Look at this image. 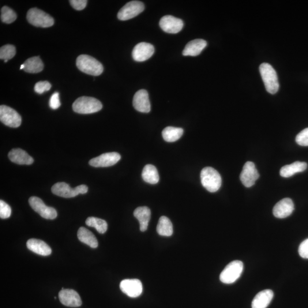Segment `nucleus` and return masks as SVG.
Instances as JSON below:
<instances>
[{
  "mask_svg": "<svg viewBox=\"0 0 308 308\" xmlns=\"http://www.w3.org/2000/svg\"><path fill=\"white\" fill-rule=\"evenodd\" d=\"M76 65L82 72L91 76H100L103 71L102 63L88 55L82 54L79 56L77 59Z\"/></svg>",
  "mask_w": 308,
  "mask_h": 308,
  "instance_id": "nucleus-1",
  "label": "nucleus"
},
{
  "mask_svg": "<svg viewBox=\"0 0 308 308\" xmlns=\"http://www.w3.org/2000/svg\"><path fill=\"white\" fill-rule=\"evenodd\" d=\"M103 108V104L95 98L81 97L73 104L74 112L79 114H88L95 113Z\"/></svg>",
  "mask_w": 308,
  "mask_h": 308,
  "instance_id": "nucleus-2",
  "label": "nucleus"
},
{
  "mask_svg": "<svg viewBox=\"0 0 308 308\" xmlns=\"http://www.w3.org/2000/svg\"><path fill=\"white\" fill-rule=\"evenodd\" d=\"M259 70L266 91L271 95H275L279 89V81L275 70L267 63H262L259 67Z\"/></svg>",
  "mask_w": 308,
  "mask_h": 308,
  "instance_id": "nucleus-3",
  "label": "nucleus"
},
{
  "mask_svg": "<svg viewBox=\"0 0 308 308\" xmlns=\"http://www.w3.org/2000/svg\"><path fill=\"white\" fill-rule=\"evenodd\" d=\"M203 186L210 193H215L221 186V178L219 172L211 167L203 169L201 173Z\"/></svg>",
  "mask_w": 308,
  "mask_h": 308,
  "instance_id": "nucleus-4",
  "label": "nucleus"
},
{
  "mask_svg": "<svg viewBox=\"0 0 308 308\" xmlns=\"http://www.w3.org/2000/svg\"><path fill=\"white\" fill-rule=\"evenodd\" d=\"M244 268L243 262L235 260L228 264L220 275V280L223 283L230 284L235 282L242 275Z\"/></svg>",
  "mask_w": 308,
  "mask_h": 308,
  "instance_id": "nucleus-5",
  "label": "nucleus"
},
{
  "mask_svg": "<svg viewBox=\"0 0 308 308\" xmlns=\"http://www.w3.org/2000/svg\"><path fill=\"white\" fill-rule=\"evenodd\" d=\"M88 187L86 185L78 186L74 189L71 188L68 184L59 182L51 187V192L57 196L65 198H70L77 196L79 194L87 193Z\"/></svg>",
  "mask_w": 308,
  "mask_h": 308,
  "instance_id": "nucleus-6",
  "label": "nucleus"
},
{
  "mask_svg": "<svg viewBox=\"0 0 308 308\" xmlns=\"http://www.w3.org/2000/svg\"><path fill=\"white\" fill-rule=\"evenodd\" d=\"M26 18L30 24L37 27L49 28L54 25L53 18L38 8H32L29 10Z\"/></svg>",
  "mask_w": 308,
  "mask_h": 308,
  "instance_id": "nucleus-7",
  "label": "nucleus"
},
{
  "mask_svg": "<svg viewBox=\"0 0 308 308\" xmlns=\"http://www.w3.org/2000/svg\"><path fill=\"white\" fill-rule=\"evenodd\" d=\"M29 203L34 211L46 219H54L57 216V212L54 208L45 205L44 202L38 197H32L29 199Z\"/></svg>",
  "mask_w": 308,
  "mask_h": 308,
  "instance_id": "nucleus-8",
  "label": "nucleus"
},
{
  "mask_svg": "<svg viewBox=\"0 0 308 308\" xmlns=\"http://www.w3.org/2000/svg\"><path fill=\"white\" fill-rule=\"evenodd\" d=\"M0 120L5 125L13 128L19 127L22 122L21 115L13 108L5 105L0 106Z\"/></svg>",
  "mask_w": 308,
  "mask_h": 308,
  "instance_id": "nucleus-9",
  "label": "nucleus"
},
{
  "mask_svg": "<svg viewBox=\"0 0 308 308\" xmlns=\"http://www.w3.org/2000/svg\"><path fill=\"white\" fill-rule=\"evenodd\" d=\"M145 9L144 3L139 1H131L127 3L119 11L118 19L126 21L134 18L141 13Z\"/></svg>",
  "mask_w": 308,
  "mask_h": 308,
  "instance_id": "nucleus-10",
  "label": "nucleus"
},
{
  "mask_svg": "<svg viewBox=\"0 0 308 308\" xmlns=\"http://www.w3.org/2000/svg\"><path fill=\"white\" fill-rule=\"evenodd\" d=\"M259 176L260 175L255 164L252 161H247L244 164L240 178L243 185L249 188L255 185Z\"/></svg>",
  "mask_w": 308,
  "mask_h": 308,
  "instance_id": "nucleus-11",
  "label": "nucleus"
},
{
  "mask_svg": "<svg viewBox=\"0 0 308 308\" xmlns=\"http://www.w3.org/2000/svg\"><path fill=\"white\" fill-rule=\"evenodd\" d=\"M121 156L117 153H107L102 154L89 161L90 166L95 167H107L118 163Z\"/></svg>",
  "mask_w": 308,
  "mask_h": 308,
  "instance_id": "nucleus-12",
  "label": "nucleus"
},
{
  "mask_svg": "<svg viewBox=\"0 0 308 308\" xmlns=\"http://www.w3.org/2000/svg\"><path fill=\"white\" fill-rule=\"evenodd\" d=\"M120 289L124 294L132 298L140 296L143 291L142 284L138 279L123 280L120 284Z\"/></svg>",
  "mask_w": 308,
  "mask_h": 308,
  "instance_id": "nucleus-13",
  "label": "nucleus"
},
{
  "mask_svg": "<svg viewBox=\"0 0 308 308\" xmlns=\"http://www.w3.org/2000/svg\"><path fill=\"white\" fill-rule=\"evenodd\" d=\"M159 25L164 32L176 34L182 31L183 22L179 18L168 15L161 18Z\"/></svg>",
  "mask_w": 308,
  "mask_h": 308,
  "instance_id": "nucleus-14",
  "label": "nucleus"
},
{
  "mask_svg": "<svg viewBox=\"0 0 308 308\" xmlns=\"http://www.w3.org/2000/svg\"><path fill=\"white\" fill-rule=\"evenodd\" d=\"M58 297L60 302L66 307L76 308L82 305L80 296L73 289L62 288Z\"/></svg>",
  "mask_w": 308,
  "mask_h": 308,
  "instance_id": "nucleus-15",
  "label": "nucleus"
},
{
  "mask_svg": "<svg viewBox=\"0 0 308 308\" xmlns=\"http://www.w3.org/2000/svg\"><path fill=\"white\" fill-rule=\"evenodd\" d=\"M294 209V204L292 199L284 198L274 206L273 213L277 218H286L291 215Z\"/></svg>",
  "mask_w": 308,
  "mask_h": 308,
  "instance_id": "nucleus-16",
  "label": "nucleus"
},
{
  "mask_svg": "<svg viewBox=\"0 0 308 308\" xmlns=\"http://www.w3.org/2000/svg\"><path fill=\"white\" fill-rule=\"evenodd\" d=\"M154 53L153 45L149 43H141L134 47L132 55L135 61L144 62L151 58Z\"/></svg>",
  "mask_w": 308,
  "mask_h": 308,
  "instance_id": "nucleus-17",
  "label": "nucleus"
},
{
  "mask_svg": "<svg viewBox=\"0 0 308 308\" xmlns=\"http://www.w3.org/2000/svg\"><path fill=\"white\" fill-rule=\"evenodd\" d=\"M133 106L135 110L144 113H148L151 110L149 94L146 90H139L135 94Z\"/></svg>",
  "mask_w": 308,
  "mask_h": 308,
  "instance_id": "nucleus-18",
  "label": "nucleus"
},
{
  "mask_svg": "<svg viewBox=\"0 0 308 308\" xmlns=\"http://www.w3.org/2000/svg\"><path fill=\"white\" fill-rule=\"evenodd\" d=\"M26 246L30 251L41 256H48L51 253V247L41 240L29 239L26 243Z\"/></svg>",
  "mask_w": 308,
  "mask_h": 308,
  "instance_id": "nucleus-19",
  "label": "nucleus"
},
{
  "mask_svg": "<svg viewBox=\"0 0 308 308\" xmlns=\"http://www.w3.org/2000/svg\"><path fill=\"white\" fill-rule=\"evenodd\" d=\"M273 296V292L270 289H265L258 293L252 303V308H267L271 302Z\"/></svg>",
  "mask_w": 308,
  "mask_h": 308,
  "instance_id": "nucleus-20",
  "label": "nucleus"
},
{
  "mask_svg": "<svg viewBox=\"0 0 308 308\" xmlns=\"http://www.w3.org/2000/svg\"><path fill=\"white\" fill-rule=\"evenodd\" d=\"M8 157L12 162L18 164L30 165L34 161L32 156L24 150L20 149H14L11 150L8 154Z\"/></svg>",
  "mask_w": 308,
  "mask_h": 308,
  "instance_id": "nucleus-21",
  "label": "nucleus"
},
{
  "mask_svg": "<svg viewBox=\"0 0 308 308\" xmlns=\"http://www.w3.org/2000/svg\"><path fill=\"white\" fill-rule=\"evenodd\" d=\"M206 41L202 39H196L190 41L186 45L183 51V55L185 56H197L201 53L206 47Z\"/></svg>",
  "mask_w": 308,
  "mask_h": 308,
  "instance_id": "nucleus-22",
  "label": "nucleus"
},
{
  "mask_svg": "<svg viewBox=\"0 0 308 308\" xmlns=\"http://www.w3.org/2000/svg\"><path fill=\"white\" fill-rule=\"evenodd\" d=\"M134 215L140 222L141 231L145 232L147 230L151 217L150 209L147 206H140L135 210Z\"/></svg>",
  "mask_w": 308,
  "mask_h": 308,
  "instance_id": "nucleus-23",
  "label": "nucleus"
},
{
  "mask_svg": "<svg viewBox=\"0 0 308 308\" xmlns=\"http://www.w3.org/2000/svg\"><path fill=\"white\" fill-rule=\"evenodd\" d=\"M308 165L306 162L295 161L291 164L286 165L281 168L280 174L284 178H289L299 172H302L306 170Z\"/></svg>",
  "mask_w": 308,
  "mask_h": 308,
  "instance_id": "nucleus-24",
  "label": "nucleus"
},
{
  "mask_svg": "<svg viewBox=\"0 0 308 308\" xmlns=\"http://www.w3.org/2000/svg\"><path fill=\"white\" fill-rule=\"evenodd\" d=\"M77 236L80 242L86 244L92 249H96L99 246V243L95 235L85 227H82L79 229Z\"/></svg>",
  "mask_w": 308,
  "mask_h": 308,
  "instance_id": "nucleus-25",
  "label": "nucleus"
},
{
  "mask_svg": "<svg viewBox=\"0 0 308 308\" xmlns=\"http://www.w3.org/2000/svg\"><path fill=\"white\" fill-rule=\"evenodd\" d=\"M142 176L144 181L152 184V185H155L159 182L158 172H157L156 168L153 165H146L143 170Z\"/></svg>",
  "mask_w": 308,
  "mask_h": 308,
  "instance_id": "nucleus-26",
  "label": "nucleus"
},
{
  "mask_svg": "<svg viewBox=\"0 0 308 308\" xmlns=\"http://www.w3.org/2000/svg\"><path fill=\"white\" fill-rule=\"evenodd\" d=\"M24 70L29 73H38L44 69V63L39 57H33L23 63Z\"/></svg>",
  "mask_w": 308,
  "mask_h": 308,
  "instance_id": "nucleus-27",
  "label": "nucleus"
},
{
  "mask_svg": "<svg viewBox=\"0 0 308 308\" xmlns=\"http://www.w3.org/2000/svg\"><path fill=\"white\" fill-rule=\"evenodd\" d=\"M157 234L162 236H171L173 234V227L170 219L166 216H161L157 224Z\"/></svg>",
  "mask_w": 308,
  "mask_h": 308,
  "instance_id": "nucleus-28",
  "label": "nucleus"
},
{
  "mask_svg": "<svg viewBox=\"0 0 308 308\" xmlns=\"http://www.w3.org/2000/svg\"><path fill=\"white\" fill-rule=\"evenodd\" d=\"M183 134V130L179 127H167L162 131V136L165 141L174 142L179 140Z\"/></svg>",
  "mask_w": 308,
  "mask_h": 308,
  "instance_id": "nucleus-29",
  "label": "nucleus"
},
{
  "mask_svg": "<svg viewBox=\"0 0 308 308\" xmlns=\"http://www.w3.org/2000/svg\"><path fill=\"white\" fill-rule=\"evenodd\" d=\"M86 224L89 227L95 228L100 234H104L107 230L106 221L95 217H89L86 220Z\"/></svg>",
  "mask_w": 308,
  "mask_h": 308,
  "instance_id": "nucleus-30",
  "label": "nucleus"
},
{
  "mask_svg": "<svg viewBox=\"0 0 308 308\" xmlns=\"http://www.w3.org/2000/svg\"><path fill=\"white\" fill-rule=\"evenodd\" d=\"M1 19L4 23L9 24L17 19V14L8 6H3L1 10Z\"/></svg>",
  "mask_w": 308,
  "mask_h": 308,
  "instance_id": "nucleus-31",
  "label": "nucleus"
},
{
  "mask_svg": "<svg viewBox=\"0 0 308 308\" xmlns=\"http://www.w3.org/2000/svg\"><path fill=\"white\" fill-rule=\"evenodd\" d=\"M16 48L12 45H6L0 49V58L8 61L16 55Z\"/></svg>",
  "mask_w": 308,
  "mask_h": 308,
  "instance_id": "nucleus-32",
  "label": "nucleus"
},
{
  "mask_svg": "<svg viewBox=\"0 0 308 308\" xmlns=\"http://www.w3.org/2000/svg\"><path fill=\"white\" fill-rule=\"evenodd\" d=\"M12 209L10 206L3 201H0V217L1 219H7L11 215Z\"/></svg>",
  "mask_w": 308,
  "mask_h": 308,
  "instance_id": "nucleus-33",
  "label": "nucleus"
},
{
  "mask_svg": "<svg viewBox=\"0 0 308 308\" xmlns=\"http://www.w3.org/2000/svg\"><path fill=\"white\" fill-rule=\"evenodd\" d=\"M297 144L302 146H308V128L301 131L296 138Z\"/></svg>",
  "mask_w": 308,
  "mask_h": 308,
  "instance_id": "nucleus-34",
  "label": "nucleus"
},
{
  "mask_svg": "<svg viewBox=\"0 0 308 308\" xmlns=\"http://www.w3.org/2000/svg\"><path fill=\"white\" fill-rule=\"evenodd\" d=\"M51 85L48 81H40L37 82L35 86V91L40 95L49 91L51 89Z\"/></svg>",
  "mask_w": 308,
  "mask_h": 308,
  "instance_id": "nucleus-35",
  "label": "nucleus"
},
{
  "mask_svg": "<svg viewBox=\"0 0 308 308\" xmlns=\"http://www.w3.org/2000/svg\"><path fill=\"white\" fill-rule=\"evenodd\" d=\"M61 106L58 93H54L50 100V106L52 109H57Z\"/></svg>",
  "mask_w": 308,
  "mask_h": 308,
  "instance_id": "nucleus-36",
  "label": "nucleus"
},
{
  "mask_svg": "<svg viewBox=\"0 0 308 308\" xmlns=\"http://www.w3.org/2000/svg\"><path fill=\"white\" fill-rule=\"evenodd\" d=\"M70 5L77 10H82L85 8L88 1L86 0H71Z\"/></svg>",
  "mask_w": 308,
  "mask_h": 308,
  "instance_id": "nucleus-37",
  "label": "nucleus"
},
{
  "mask_svg": "<svg viewBox=\"0 0 308 308\" xmlns=\"http://www.w3.org/2000/svg\"><path fill=\"white\" fill-rule=\"evenodd\" d=\"M300 256L304 258H308V239L304 240L299 248Z\"/></svg>",
  "mask_w": 308,
  "mask_h": 308,
  "instance_id": "nucleus-38",
  "label": "nucleus"
}]
</instances>
